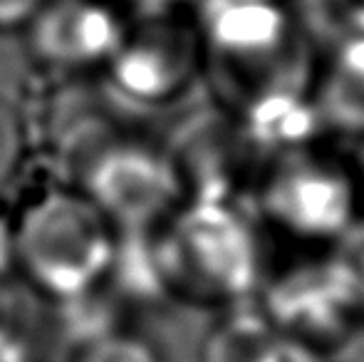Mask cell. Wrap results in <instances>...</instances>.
<instances>
[{"label":"cell","instance_id":"cell-5","mask_svg":"<svg viewBox=\"0 0 364 362\" xmlns=\"http://www.w3.org/2000/svg\"><path fill=\"white\" fill-rule=\"evenodd\" d=\"M127 25L129 18L117 0H48L23 30L35 65L77 78L105 70Z\"/></svg>","mask_w":364,"mask_h":362},{"label":"cell","instance_id":"cell-15","mask_svg":"<svg viewBox=\"0 0 364 362\" xmlns=\"http://www.w3.org/2000/svg\"><path fill=\"white\" fill-rule=\"evenodd\" d=\"M183 3L186 0H117L122 13L129 20L168 18V15H176Z\"/></svg>","mask_w":364,"mask_h":362},{"label":"cell","instance_id":"cell-8","mask_svg":"<svg viewBox=\"0 0 364 362\" xmlns=\"http://www.w3.org/2000/svg\"><path fill=\"white\" fill-rule=\"evenodd\" d=\"M320 124L317 110L307 105L302 95L265 90L248 100L240 134L250 151H275L310 139Z\"/></svg>","mask_w":364,"mask_h":362},{"label":"cell","instance_id":"cell-16","mask_svg":"<svg viewBox=\"0 0 364 362\" xmlns=\"http://www.w3.org/2000/svg\"><path fill=\"white\" fill-rule=\"evenodd\" d=\"M0 362H35L28 338L5 320H0Z\"/></svg>","mask_w":364,"mask_h":362},{"label":"cell","instance_id":"cell-19","mask_svg":"<svg viewBox=\"0 0 364 362\" xmlns=\"http://www.w3.org/2000/svg\"><path fill=\"white\" fill-rule=\"evenodd\" d=\"M345 30L350 35H364V0H345Z\"/></svg>","mask_w":364,"mask_h":362},{"label":"cell","instance_id":"cell-2","mask_svg":"<svg viewBox=\"0 0 364 362\" xmlns=\"http://www.w3.org/2000/svg\"><path fill=\"white\" fill-rule=\"evenodd\" d=\"M154 253L166 298L181 305L250 300L258 246L248 216L225 201H186L154 228Z\"/></svg>","mask_w":364,"mask_h":362},{"label":"cell","instance_id":"cell-6","mask_svg":"<svg viewBox=\"0 0 364 362\" xmlns=\"http://www.w3.org/2000/svg\"><path fill=\"white\" fill-rule=\"evenodd\" d=\"M263 203L290 231L330 236L350 226L352 191L342 174L292 156L270 179Z\"/></svg>","mask_w":364,"mask_h":362},{"label":"cell","instance_id":"cell-9","mask_svg":"<svg viewBox=\"0 0 364 362\" xmlns=\"http://www.w3.org/2000/svg\"><path fill=\"white\" fill-rule=\"evenodd\" d=\"M320 122L340 132H364V35L340 43L337 63L317 102Z\"/></svg>","mask_w":364,"mask_h":362},{"label":"cell","instance_id":"cell-17","mask_svg":"<svg viewBox=\"0 0 364 362\" xmlns=\"http://www.w3.org/2000/svg\"><path fill=\"white\" fill-rule=\"evenodd\" d=\"M260 362H320L317 355L307 345L297 340H283L275 338V343L268 348V353L260 358Z\"/></svg>","mask_w":364,"mask_h":362},{"label":"cell","instance_id":"cell-11","mask_svg":"<svg viewBox=\"0 0 364 362\" xmlns=\"http://www.w3.org/2000/svg\"><path fill=\"white\" fill-rule=\"evenodd\" d=\"M68 362H161V355L144 335L119 328L92 343L77 345Z\"/></svg>","mask_w":364,"mask_h":362},{"label":"cell","instance_id":"cell-3","mask_svg":"<svg viewBox=\"0 0 364 362\" xmlns=\"http://www.w3.org/2000/svg\"><path fill=\"white\" fill-rule=\"evenodd\" d=\"M73 186L117 231H154L181 201V188L159 144L117 129L77 169Z\"/></svg>","mask_w":364,"mask_h":362},{"label":"cell","instance_id":"cell-7","mask_svg":"<svg viewBox=\"0 0 364 362\" xmlns=\"http://www.w3.org/2000/svg\"><path fill=\"white\" fill-rule=\"evenodd\" d=\"M268 315L283 330L302 340H330L345 335V315L357 308L345 278L327 261L285 273L265 293ZM305 345V343H302Z\"/></svg>","mask_w":364,"mask_h":362},{"label":"cell","instance_id":"cell-12","mask_svg":"<svg viewBox=\"0 0 364 362\" xmlns=\"http://www.w3.org/2000/svg\"><path fill=\"white\" fill-rule=\"evenodd\" d=\"M30 149V124L25 119L23 110L0 95V188L5 186L20 166L25 164V156Z\"/></svg>","mask_w":364,"mask_h":362},{"label":"cell","instance_id":"cell-20","mask_svg":"<svg viewBox=\"0 0 364 362\" xmlns=\"http://www.w3.org/2000/svg\"><path fill=\"white\" fill-rule=\"evenodd\" d=\"M362 161H364V151H362Z\"/></svg>","mask_w":364,"mask_h":362},{"label":"cell","instance_id":"cell-4","mask_svg":"<svg viewBox=\"0 0 364 362\" xmlns=\"http://www.w3.org/2000/svg\"><path fill=\"white\" fill-rule=\"evenodd\" d=\"M198 33L168 18L129 20L117 53L105 65L107 95L129 110H166L198 92Z\"/></svg>","mask_w":364,"mask_h":362},{"label":"cell","instance_id":"cell-13","mask_svg":"<svg viewBox=\"0 0 364 362\" xmlns=\"http://www.w3.org/2000/svg\"><path fill=\"white\" fill-rule=\"evenodd\" d=\"M330 261L335 263V268L345 278L355 305L364 308V223L347 226L340 233L337 253Z\"/></svg>","mask_w":364,"mask_h":362},{"label":"cell","instance_id":"cell-10","mask_svg":"<svg viewBox=\"0 0 364 362\" xmlns=\"http://www.w3.org/2000/svg\"><path fill=\"white\" fill-rule=\"evenodd\" d=\"M275 338L263 313L250 308L248 300H240L203 330L201 362H260Z\"/></svg>","mask_w":364,"mask_h":362},{"label":"cell","instance_id":"cell-18","mask_svg":"<svg viewBox=\"0 0 364 362\" xmlns=\"http://www.w3.org/2000/svg\"><path fill=\"white\" fill-rule=\"evenodd\" d=\"M15 273V248H13V218L0 208V283Z\"/></svg>","mask_w":364,"mask_h":362},{"label":"cell","instance_id":"cell-14","mask_svg":"<svg viewBox=\"0 0 364 362\" xmlns=\"http://www.w3.org/2000/svg\"><path fill=\"white\" fill-rule=\"evenodd\" d=\"M48 0H0V33L23 30Z\"/></svg>","mask_w":364,"mask_h":362},{"label":"cell","instance_id":"cell-1","mask_svg":"<svg viewBox=\"0 0 364 362\" xmlns=\"http://www.w3.org/2000/svg\"><path fill=\"white\" fill-rule=\"evenodd\" d=\"M13 218L15 273L40 295L65 303L105 283L117 246V228L68 181L25 198Z\"/></svg>","mask_w":364,"mask_h":362}]
</instances>
